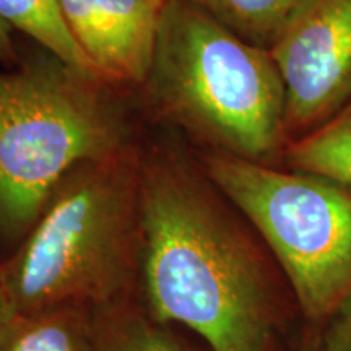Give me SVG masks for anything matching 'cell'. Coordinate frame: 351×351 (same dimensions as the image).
Here are the masks:
<instances>
[{"instance_id":"obj_1","label":"cell","mask_w":351,"mask_h":351,"mask_svg":"<svg viewBox=\"0 0 351 351\" xmlns=\"http://www.w3.org/2000/svg\"><path fill=\"white\" fill-rule=\"evenodd\" d=\"M140 225L153 319L186 326L212 351H280L295 298L202 166L140 156Z\"/></svg>"},{"instance_id":"obj_2","label":"cell","mask_w":351,"mask_h":351,"mask_svg":"<svg viewBox=\"0 0 351 351\" xmlns=\"http://www.w3.org/2000/svg\"><path fill=\"white\" fill-rule=\"evenodd\" d=\"M26 234L0 263L12 314L130 298L142 256L140 155L127 147L73 168Z\"/></svg>"},{"instance_id":"obj_3","label":"cell","mask_w":351,"mask_h":351,"mask_svg":"<svg viewBox=\"0 0 351 351\" xmlns=\"http://www.w3.org/2000/svg\"><path fill=\"white\" fill-rule=\"evenodd\" d=\"M145 83L166 119L208 150L276 166L289 145L285 88L269 49L189 0H169Z\"/></svg>"},{"instance_id":"obj_4","label":"cell","mask_w":351,"mask_h":351,"mask_svg":"<svg viewBox=\"0 0 351 351\" xmlns=\"http://www.w3.org/2000/svg\"><path fill=\"white\" fill-rule=\"evenodd\" d=\"M98 83L52 56L0 70V231L28 232L70 171L130 147Z\"/></svg>"},{"instance_id":"obj_5","label":"cell","mask_w":351,"mask_h":351,"mask_svg":"<svg viewBox=\"0 0 351 351\" xmlns=\"http://www.w3.org/2000/svg\"><path fill=\"white\" fill-rule=\"evenodd\" d=\"M200 166L278 263L296 309L324 324L351 293V187L208 150Z\"/></svg>"},{"instance_id":"obj_6","label":"cell","mask_w":351,"mask_h":351,"mask_svg":"<svg viewBox=\"0 0 351 351\" xmlns=\"http://www.w3.org/2000/svg\"><path fill=\"white\" fill-rule=\"evenodd\" d=\"M269 51L283 82L291 143L351 99V0H302Z\"/></svg>"},{"instance_id":"obj_7","label":"cell","mask_w":351,"mask_h":351,"mask_svg":"<svg viewBox=\"0 0 351 351\" xmlns=\"http://www.w3.org/2000/svg\"><path fill=\"white\" fill-rule=\"evenodd\" d=\"M96 78L145 83L169 0H59Z\"/></svg>"},{"instance_id":"obj_8","label":"cell","mask_w":351,"mask_h":351,"mask_svg":"<svg viewBox=\"0 0 351 351\" xmlns=\"http://www.w3.org/2000/svg\"><path fill=\"white\" fill-rule=\"evenodd\" d=\"M0 351H95L93 307L64 304L12 314L0 327Z\"/></svg>"},{"instance_id":"obj_9","label":"cell","mask_w":351,"mask_h":351,"mask_svg":"<svg viewBox=\"0 0 351 351\" xmlns=\"http://www.w3.org/2000/svg\"><path fill=\"white\" fill-rule=\"evenodd\" d=\"M95 351H192L152 317L147 307L125 298L93 309Z\"/></svg>"},{"instance_id":"obj_10","label":"cell","mask_w":351,"mask_h":351,"mask_svg":"<svg viewBox=\"0 0 351 351\" xmlns=\"http://www.w3.org/2000/svg\"><path fill=\"white\" fill-rule=\"evenodd\" d=\"M0 16L12 29L32 38L67 67L98 80L70 33L59 0H0Z\"/></svg>"},{"instance_id":"obj_11","label":"cell","mask_w":351,"mask_h":351,"mask_svg":"<svg viewBox=\"0 0 351 351\" xmlns=\"http://www.w3.org/2000/svg\"><path fill=\"white\" fill-rule=\"evenodd\" d=\"M282 163L351 187V99L317 129L293 140Z\"/></svg>"},{"instance_id":"obj_12","label":"cell","mask_w":351,"mask_h":351,"mask_svg":"<svg viewBox=\"0 0 351 351\" xmlns=\"http://www.w3.org/2000/svg\"><path fill=\"white\" fill-rule=\"evenodd\" d=\"M245 41L270 49L302 0H189Z\"/></svg>"},{"instance_id":"obj_13","label":"cell","mask_w":351,"mask_h":351,"mask_svg":"<svg viewBox=\"0 0 351 351\" xmlns=\"http://www.w3.org/2000/svg\"><path fill=\"white\" fill-rule=\"evenodd\" d=\"M324 324L320 346L326 351H351V293Z\"/></svg>"},{"instance_id":"obj_14","label":"cell","mask_w":351,"mask_h":351,"mask_svg":"<svg viewBox=\"0 0 351 351\" xmlns=\"http://www.w3.org/2000/svg\"><path fill=\"white\" fill-rule=\"evenodd\" d=\"M15 44L12 39V28L0 16V62L13 65L16 62Z\"/></svg>"},{"instance_id":"obj_15","label":"cell","mask_w":351,"mask_h":351,"mask_svg":"<svg viewBox=\"0 0 351 351\" xmlns=\"http://www.w3.org/2000/svg\"><path fill=\"white\" fill-rule=\"evenodd\" d=\"M10 315H12L10 306H8L7 296H5V293H3L2 283H0V327L3 326V322H5V320L10 317Z\"/></svg>"},{"instance_id":"obj_16","label":"cell","mask_w":351,"mask_h":351,"mask_svg":"<svg viewBox=\"0 0 351 351\" xmlns=\"http://www.w3.org/2000/svg\"><path fill=\"white\" fill-rule=\"evenodd\" d=\"M304 351H326L322 348V346H320V343L317 341V343H314L313 346H309V348H306Z\"/></svg>"}]
</instances>
